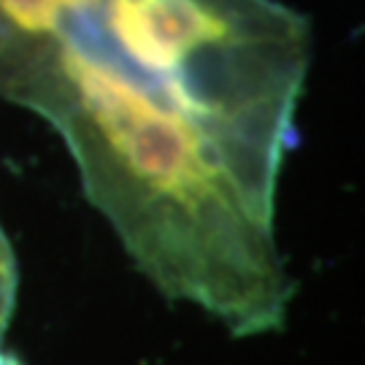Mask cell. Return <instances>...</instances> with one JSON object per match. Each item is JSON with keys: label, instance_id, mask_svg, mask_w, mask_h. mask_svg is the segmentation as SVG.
I'll list each match as a JSON object with an SVG mask.
<instances>
[{"label": "cell", "instance_id": "2", "mask_svg": "<svg viewBox=\"0 0 365 365\" xmlns=\"http://www.w3.org/2000/svg\"><path fill=\"white\" fill-rule=\"evenodd\" d=\"M16 289H19V268L9 235L0 225V365H22L6 349V336L11 327L14 306H16Z\"/></svg>", "mask_w": 365, "mask_h": 365}, {"label": "cell", "instance_id": "1", "mask_svg": "<svg viewBox=\"0 0 365 365\" xmlns=\"http://www.w3.org/2000/svg\"><path fill=\"white\" fill-rule=\"evenodd\" d=\"M78 0H0V90L52 46Z\"/></svg>", "mask_w": 365, "mask_h": 365}]
</instances>
